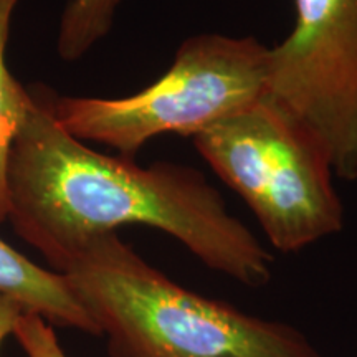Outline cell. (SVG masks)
<instances>
[{
  "label": "cell",
  "mask_w": 357,
  "mask_h": 357,
  "mask_svg": "<svg viewBox=\"0 0 357 357\" xmlns=\"http://www.w3.org/2000/svg\"><path fill=\"white\" fill-rule=\"evenodd\" d=\"M7 171L8 217L56 273L91 240L124 225L174 236L204 265L250 288L271 280L273 255L197 169L137 166L93 151L56 121L50 89L35 86Z\"/></svg>",
  "instance_id": "1"
},
{
  "label": "cell",
  "mask_w": 357,
  "mask_h": 357,
  "mask_svg": "<svg viewBox=\"0 0 357 357\" xmlns=\"http://www.w3.org/2000/svg\"><path fill=\"white\" fill-rule=\"evenodd\" d=\"M58 273L111 357H323L293 326L181 287L116 234L91 240Z\"/></svg>",
  "instance_id": "2"
},
{
  "label": "cell",
  "mask_w": 357,
  "mask_h": 357,
  "mask_svg": "<svg viewBox=\"0 0 357 357\" xmlns=\"http://www.w3.org/2000/svg\"><path fill=\"white\" fill-rule=\"evenodd\" d=\"M192 141L248 205L276 250L300 252L341 231L344 208L328 151L268 93Z\"/></svg>",
  "instance_id": "3"
},
{
  "label": "cell",
  "mask_w": 357,
  "mask_h": 357,
  "mask_svg": "<svg viewBox=\"0 0 357 357\" xmlns=\"http://www.w3.org/2000/svg\"><path fill=\"white\" fill-rule=\"evenodd\" d=\"M268 47L255 37L199 33L178 45L162 77L131 96H58L56 121L79 141L134 159L160 134L195 137L266 95Z\"/></svg>",
  "instance_id": "4"
},
{
  "label": "cell",
  "mask_w": 357,
  "mask_h": 357,
  "mask_svg": "<svg viewBox=\"0 0 357 357\" xmlns=\"http://www.w3.org/2000/svg\"><path fill=\"white\" fill-rule=\"evenodd\" d=\"M291 33L268 48L266 93L328 151L334 176L357 178V0H294Z\"/></svg>",
  "instance_id": "5"
},
{
  "label": "cell",
  "mask_w": 357,
  "mask_h": 357,
  "mask_svg": "<svg viewBox=\"0 0 357 357\" xmlns=\"http://www.w3.org/2000/svg\"><path fill=\"white\" fill-rule=\"evenodd\" d=\"M0 291L48 324L100 336L96 324L56 271L43 270L0 238Z\"/></svg>",
  "instance_id": "6"
},
{
  "label": "cell",
  "mask_w": 357,
  "mask_h": 357,
  "mask_svg": "<svg viewBox=\"0 0 357 357\" xmlns=\"http://www.w3.org/2000/svg\"><path fill=\"white\" fill-rule=\"evenodd\" d=\"M19 2L0 0V223L8 217V158L30 102V91L12 77L6 63L12 19Z\"/></svg>",
  "instance_id": "7"
},
{
  "label": "cell",
  "mask_w": 357,
  "mask_h": 357,
  "mask_svg": "<svg viewBox=\"0 0 357 357\" xmlns=\"http://www.w3.org/2000/svg\"><path fill=\"white\" fill-rule=\"evenodd\" d=\"M123 0H70L58 30L56 50L65 61L86 55L109 33Z\"/></svg>",
  "instance_id": "8"
},
{
  "label": "cell",
  "mask_w": 357,
  "mask_h": 357,
  "mask_svg": "<svg viewBox=\"0 0 357 357\" xmlns=\"http://www.w3.org/2000/svg\"><path fill=\"white\" fill-rule=\"evenodd\" d=\"M12 334L26 357H66L52 324L35 312L25 311Z\"/></svg>",
  "instance_id": "9"
},
{
  "label": "cell",
  "mask_w": 357,
  "mask_h": 357,
  "mask_svg": "<svg viewBox=\"0 0 357 357\" xmlns=\"http://www.w3.org/2000/svg\"><path fill=\"white\" fill-rule=\"evenodd\" d=\"M25 310L15 300L7 296L6 293L0 291V344L6 339V336L13 333L20 316L24 314Z\"/></svg>",
  "instance_id": "10"
}]
</instances>
